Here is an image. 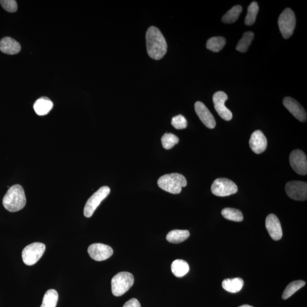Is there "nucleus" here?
Masks as SVG:
<instances>
[{"label":"nucleus","mask_w":307,"mask_h":307,"mask_svg":"<svg viewBox=\"0 0 307 307\" xmlns=\"http://www.w3.org/2000/svg\"><path fill=\"white\" fill-rule=\"evenodd\" d=\"M228 98L227 94L222 91H218L213 96L215 110L223 120L229 122L232 119L233 114L232 112L225 105V102L228 100Z\"/></svg>","instance_id":"obj_10"},{"label":"nucleus","mask_w":307,"mask_h":307,"mask_svg":"<svg viewBox=\"0 0 307 307\" xmlns=\"http://www.w3.org/2000/svg\"><path fill=\"white\" fill-rule=\"evenodd\" d=\"M157 183L160 188L172 194H179L182 192V187H186L187 184L184 175L178 173L164 175L159 178Z\"/></svg>","instance_id":"obj_3"},{"label":"nucleus","mask_w":307,"mask_h":307,"mask_svg":"<svg viewBox=\"0 0 307 307\" xmlns=\"http://www.w3.org/2000/svg\"><path fill=\"white\" fill-rule=\"evenodd\" d=\"M2 8L10 13L16 12L18 9L17 3L14 0H1L0 1Z\"/></svg>","instance_id":"obj_31"},{"label":"nucleus","mask_w":307,"mask_h":307,"mask_svg":"<svg viewBox=\"0 0 307 307\" xmlns=\"http://www.w3.org/2000/svg\"><path fill=\"white\" fill-rule=\"evenodd\" d=\"M189 236L187 230H173L167 234L166 240L172 244H180L187 240Z\"/></svg>","instance_id":"obj_19"},{"label":"nucleus","mask_w":307,"mask_h":307,"mask_svg":"<svg viewBox=\"0 0 307 307\" xmlns=\"http://www.w3.org/2000/svg\"><path fill=\"white\" fill-rule=\"evenodd\" d=\"M259 11V6L257 2L254 1L248 6L247 13L245 20V24L247 26L253 25L256 20Z\"/></svg>","instance_id":"obj_28"},{"label":"nucleus","mask_w":307,"mask_h":307,"mask_svg":"<svg viewBox=\"0 0 307 307\" xmlns=\"http://www.w3.org/2000/svg\"><path fill=\"white\" fill-rule=\"evenodd\" d=\"M285 107L295 118L300 122L305 123L307 121V112L301 104L290 97H285L283 101Z\"/></svg>","instance_id":"obj_13"},{"label":"nucleus","mask_w":307,"mask_h":307,"mask_svg":"<svg viewBox=\"0 0 307 307\" xmlns=\"http://www.w3.org/2000/svg\"><path fill=\"white\" fill-rule=\"evenodd\" d=\"M88 253L94 260L102 261L111 257L113 250L107 245L97 243L91 245L88 248Z\"/></svg>","instance_id":"obj_12"},{"label":"nucleus","mask_w":307,"mask_h":307,"mask_svg":"<svg viewBox=\"0 0 307 307\" xmlns=\"http://www.w3.org/2000/svg\"><path fill=\"white\" fill-rule=\"evenodd\" d=\"M134 276L129 272H120L112 279V292L115 297H121L125 294L133 286Z\"/></svg>","instance_id":"obj_4"},{"label":"nucleus","mask_w":307,"mask_h":307,"mask_svg":"<svg viewBox=\"0 0 307 307\" xmlns=\"http://www.w3.org/2000/svg\"><path fill=\"white\" fill-rule=\"evenodd\" d=\"M226 39L222 36H214L208 40L206 44L207 48L214 53H218L224 48Z\"/></svg>","instance_id":"obj_22"},{"label":"nucleus","mask_w":307,"mask_h":307,"mask_svg":"<svg viewBox=\"0 0 307 307\" xmlns=\"http://www.w3.org/2000/svg\"><path fill=\"white\" fill-rule=\"evenodd\" d=\"M171 125L176 129H184L187 126V121L184 116L179 115L172 119Z\"/></svg>","instance_id":"obj_30"},{"label":"nucleus","mask_w":307,"mask_h":307,"mask_svg":"<svg viewBox=\"0 0 307 307\" xmlns=\"http://www.w3.org/2000/svg\"><path fill=\"white\" fill-rule=\"evenodd\" d=\"M179 139L172 133H165L161 138L162 145L164 149L170 150L179 143Z\"/></svg>","instance_id":"obj_29"},{"label":"nucleus","mask_w":307,"mask_h":307,"mask_svg":"<svg viewBox=\"0 0 307 307\" xmlns=\"http://www.w3.org/2000/svg\"><path fill=\"white\" fill-rule=\"evenodd\" d=\"M46 250L45 245L34 243L29 245L22 252V258L25 265H34L42 257Z\"/></svg>","instance_id":"obj_6"},{"label":"nucleus","mask_w":307,"mask_h":307,"mask_svg":"<svg viewBox=\"0 0 307 307\" xmlns=\"http://www.w3.org/2000/svg\"><path fill=\"white\" fill-rule=\"evenodd\" d=\"M222 216L228 220L241 222L243 220L244 216L241 211L232 208H225L221 212Z\"/></svg>","instance_id":"obj_26"},{"label":"nucleus","mask_w":307,"mask_h":307,"mask_svg":"<svg viewBox=\"0 0 307 307\" xmlns=\"http://www.w3.org/2000/svg\"><path fill=\"white\" fill-rule=\"evenodd\" d=\"M123 307H141V306L137 299L133 298L126 302Z\"/></svg>","instance_id":"obj_32"},{"label":"nucleus","mask_w":307,"mask_h":307,"mask_svg":"<svg viewBox=\"0 0 307 307\" xmlns=\"http://www.w3.org/2000/svg\"><path fill=\"white\" fill-rule=\"evenodd\" d=\"M280 31L283 38L288 39L293 34L296 27L295 13L290 8L284 9L278 18Z\"/></svg>","instance_id":"obj_5"},{"label":"nucleus","mask_w":307,"mask_h":307,"mask_svg":"<svg viewBox=\"0 0 307 307\" xmlns=\"http://www.w3.org/2000/svg\"><path fill=\"white\" fill-rule=\"evenodd\" d=\"M21 50L20 44L13 38L5 37L0 41V50L3 53L14 55L20 53Z\"/></svg>","instance_id":"obj_17"},{"label":"nucleus","mask_w":307,"mask_h":307,"mask_svg":"<svg viewBox=\"0 0 307 307\" xmlns=\"http://www.w3.org/2000/svg\"><path fill=\"white\" fill-rule=\"evenodd\" d=\"M189 270L188 263L182 259H177L172 263L171 271L175 276L183 277L188 273Z\"/></svg>","instance_id":"obj_21"},{"label":"nucleus","mask_w":307,"mask_h":307,"mask_svg":"<svg viewBox=\"0 0 307 307\" xmlns=\"http://www.w3.org/2000/svg\"><path fill=\"white\" fill-rule=\"evenodd\" d=\"M254 37V34L251 31L244 32L242 38L240 40L236 46V50L241 53H246Z\"/></svg>","instance_id":"obj_23"},{"label":"nucleus","mask_w":307,"mask_h":307,"mask_svg":"<svg viewBox=\"0 0 307 307\" xmlns=\"http://www.w3.org/2000/svg\"><path fill=\"white\" fill-rule=\"evenodd\" d=\"M249 145L252 151L257 154H260L266 151L268 141L261 130H256L251 134Z\"/></svg>","instance_id":"obj_16"},{"label":"nucleus","mask_w":307,"mask_h":307,"mask_svg":"<svg viewBox=\"0 0 307 307\" xmlns=\"http://www.w3.org/2000/svg\"><path fill=\"white\" fill-rule=\"evenodd\" d=\"M146 47L150 57L160 60L166 54L167 44L161 31L155 27L148 29L146 34Z\"/></svg>","instance_id":"obj_1"},{"label":"nucleus","mask_w":307,"mask_h":307,"mask_svg":"<svg viewBox=\"0 0 307 307\" xmlns=\"http://www.w3.org/2000/svg\"><path fill=\"white\" fill-rule=\"evenodd\" d=\"M111 192L110 188L108 186H104L94 193L89 199L87 200L84 209V215L90 218L93 215L95 210L99 206L102 200L107 197Z\"/></svg>","instance_id":"obj_8"},{"label":"nucleus","mask_w":307,"mask_h":307,"mask_svg":"<svg viewBox=\"0 0 307 307\" xmlns=\"http://www.w3.org/2000/svg\"><path fill=\"white\" fill-rule=\"evenodd\" d=\"M306 285V282L303 280H295L292 281L286 287V289L284 290L282 294V299L283 300H286L293 295L295 292H297L299 290L301 289L302 287H304Z\"/></svg>","instance_id":"obj_27"},{"label":"nucleus","mask_w":307,"mask_h":307,"mask_svg":"<svg viewBox=\"0 0 307 307\" xmlns=\"http://www.w3.org/2000/svg\"><path fill=\"white\" fill-rule=\"evenodd\" d=\"M2 203L5 209L11 213L23 210L27 203L23 187L19 184L12 186L3 197Z\"/></svg>","instance_id":"obj_2"},{"label":"nucleus","mask_w":307,"mask_h":307,"mask_svg":"<svg viewBox=\"0 0 307 307\" xmlns=\"http://www.w3.org/2000/svg\"><path fill=\"white\" fill-rule=\"evenodd\" d=\"M53 107V102L47 97L39 98L34 104V111L39 116H45L48 114Z\"/></svg>","instance_id":"obj_18"},{"label":"nucleus","mask_w":307,"mask_h":307,"mask_svg":"<svg viewBox=\"0 0 307 307\" xmlns=\"http://www.w3.org/2000/svg\"><path fill=\"white\" fill-rule=\"evenodd\" d=\"M58 292L54 289L47 291L43 298L42 305L40 307H56L58 301Z\"/></svg>","instance_id":"obj_24"},{"label":"nucleus","mask_w":307,"mask_h":307,"mask_svg":"<svg viewBox=\"0 0 307 307\" xmlns=\"http://www.w3.org/2000/svg\"><path fill=\"white\" fill-rule=\"evenodd\" d=\"M287 195L291 199L305 201L307 199V184L302 181H291L286 185Z\"/></svg>","instance_id":"obj_9"},{"label":"nucleus","mask_w":307,"mask_h":307,"mask_svg":"<svg viewBox=\"0 0 307 307\" xmlns=\"http://www.w3.org/2000/svg\"><path fill=\"white\" fill-rule=\"evenodd\" d=\"M243 8L240 5L233 6L231 9L228 11L222 18V23L225 24H232L238 20Z\"/></svg>","instance_id":"obj_25"},{"label":"nucleus","mask_w":307,"mask_h":307,"mask_svg":"<svg viewBox=\"0 0 307 307\" xmlns=\"http://www.w3.org/2000/svg\"><path fill=\"white\" fill-rule=\"evenodd\" d=\"M290 163L292 169L301 175L307 174V160L305 153L301 150H295L290 155Z\"/></svg>","instance_id":"obj_11"},{"label":"nucleus","mask_w":307,"mask_h":307,"mask_svg":"<svg viewBox=\"0 0 307 307\" xmlns=\"http://www.w3.org/2000/svg\"><path fill=\"white\" fill-rule=\"evenodd\" d=\"M211 191L217 196H228L238 192V187L235 183L228 179L218 178L212 185Z\"/></svg>","instance_id":"obj_7"},{"label":"nucleus","mask_w":307,"mask_h":307,"mask_svg":"<svg viewBox=\"0 0 307 307\" xmlns=\"http://www.w3.org/2000/svg\"><path fill=\"white\" fill-rule=\"evenodd\" d=\"M239 307H254L251 306H249V305H243V306H240Z\"/></svg>","instance_id":"obj_33"},{"label":"nucleus","mask_w":307,"mask_h":307,"mask_svg":"<svg viewBox=\"0 0 307 307\" xmlns=\"http://www.w3.org/2000/svg\"><path fill=\"white\" fill-rule=\"evenodd\" d=\"M244 280L240 277L233 279H226L222 281L223 288L231 293H236L242 289L244 286Z\"/></svg>","instance_id":"obj_20"},{"label":"nucleus","mask_w":307,"mask_h":307,"mask_svg":"<svg viewBox=\"0 0 307 307\" xmlns=\"http://www.w3.org/2000/svg\"><path fill=\"white\" fill-rule=\"evenodd\" d=\"M195 110L204 125L209 129H214L215 126V121L214 116L208 110L203 102L197 101L195 104Z\"/></svg>","instance_id":"obj_15"},{"label":"nucleus","mask_w":307,"mask_h":307,"mask_svg":"<svg viewBox=\"0 0 307 307\" xmlns=\"http://www.w3.org/2000/svg\"><path fill=\"white\" fill-rule=\"evenodd\" d=\"M266 228L273 240L278 241L282 237L283 232L281 224L276 215L270 214L266 217Z\"/></svg>","instance_id":"obj_14"}]
</instances>
